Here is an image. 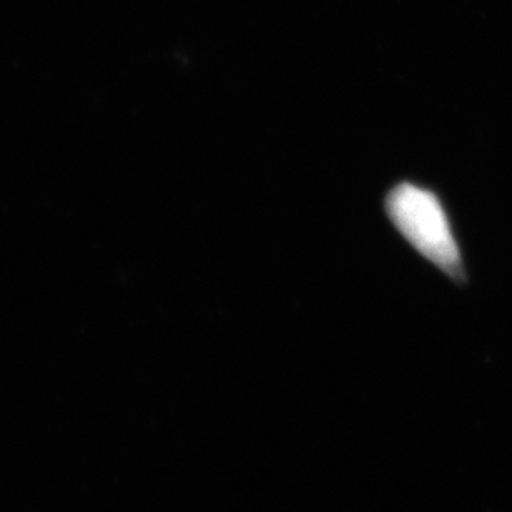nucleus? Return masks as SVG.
<instances>
[{
    "mask_svg": "<svg viewBox=\"0 0 512 512\" xmlns=\"http://www.w3.org/2000/svg\"><path fill=\"white\" fill-rule=\"evenodd\" d=\"M388 217L414 250L451 276L461 275V253L443 205L426 188L401 183L389 192Z\"/></svg>",
    "mask_w": 512,
    "mask_h": 512,
    "instance_id": "1",
    "label": "nucleus"
}]
</instances>
